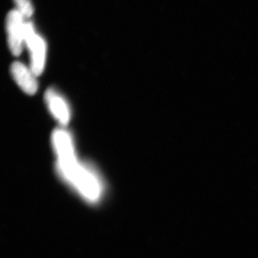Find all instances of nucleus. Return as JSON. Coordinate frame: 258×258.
I'll return each mask as SVG.
<instances>
[{
  "mask_svg": "<svg viewBox=\"0 0 258 258\" xmlns=\"http://www.w3.org/2000/svg\"><path fill=\"white\" fill-rule=\"evenodd\" d=\"M18 7V11L22 16L25 18H30L33 13L32 5L29 0H15Z\"/></svg>",
  "mask_w": 258,
  "mask_h": 258,
  "instance_id": "obj_6",
  "label": "nucleus"
},
{
  "mask_svg": "<svg viewBox=\"0 0 258 258\" xmlns=\"http://www.w3.org/2000/svg\"><path fill=\"white\" fill-rule=\"evenodd\" d=\"M45 101L54 118L61 125H67L70 121L71 113L69 105L64 98L58 93L56 92L55 90L51 88L45 93Z\"/></svg>",
  "mask_w": 258,
  "mask_h": 258,
  "instance_id": "obj_4",
  "label": "nucleus"
},
{
  "mask_svg": "<svg viewBox=\"0 0 258 258\" xmlns=\"http://www.w3.org/2000/svg\"><path fill=\"white\" fill-rule=\"evenodd\" d=\"M57 174L64 184L81 200L96 206L104 200L106 188L103 179L91 166L79 161L57 167Z\"/></svg>",
  "mask_w": 258,
  "mask_h": 258,
  "instance_id": "obj_1",
  "label": "nucleus"
},
{
  "mask_svg": "<svg viewBox=\"0 0 258 258\" xmlns=\"http://www.w3.org/2000/svg\"><path fill=\"white\" fill-rule=\"evenodd\" d=\"M25 42L28 45L31 57V70L35 76L42 74L45 67L46 45L41 37L37 35L30 23L25 24Z\"/></svg>",
  "mask_w": 258,
  "mask_h": 258,
  "instance_id": "obj_2",
  "label": "nucleus"
},
{
  "mask_svg": "<svg viewBox=\"0 0 258 258\" xmlns=\"http://www.w3.org/2000/svg\"><path fill=\"white\" fill-rule=\"evenodd\" d=\"M13 79L24 92L34 95L37 91V83L35 75L31 69L20 62H15L11 66Z\"/></svg>",
  "mask_w": 258,
  "mask_h": 258,
  "instance_id": "obj_5",
  "label": "nucleus"
},
{
  "mask_svg": "<svg viewBox=\"0 0 258 258\" xmlns=\"http://www.w3.org/2000/svg\"><path fill=\"white\" fill-rule=\"evenodd\" d=\"M23 18L18 10H13L7 18L8 44L12 53L16 56L21 53L23 41H25V24H23Z\"/></svg>",
  "mask_w": 258,
  "mask_h": 258,
  "instance_id": "obj_3",
  "label": "nucleus"
}]
</instances>
